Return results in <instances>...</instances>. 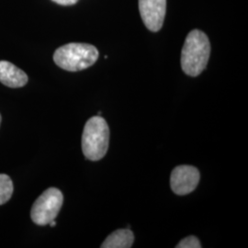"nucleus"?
I'll return each instance as SVG.
<instances>
[{
	"mask_svg": "<svg viewBox=\"0 0 248 248\" xmlns=\"http://www.w3.org/2000/svg\"><path fill=\"white\" fill-rule=\"evenodd\" d=\"M109 129L101 116L90 118L85 125L82 134V151L87 159H102L108 149Z\"/></svg>",
	"mask_w": 248,
	"mask_h": 248,
	"instance_id": "7ed1b4c3",
	"label": "nucleus"
},
{
	"mask_svg": "<svg viewBox=\"0 0 248 248\" xmlns=\"http://www.w3.org/2000/svg\"><path fill=\"white\" fill-rule=\"evenodd\" d=\"M0 82L12 89L24 87L28 82L25 72L8 61H0Z\"/></svg>",
	"mask_w": 248,
	"mask_h": 248,
	"instance_id": "0eeeda50",
	"label": "nucleus"
},
{
	"mask_svg": "<svg viewBox=\"0 0 248 248\" xmlns=\"http://www.w3.org/2000/svg\"><path fill=\"white\" fill-rule=\"evenodd\" d=\"M139 9L143 23L154 32L161 30L164 24L167 0H139Z\"/></svg>",
	"mask_w": 248,
	"mask_h": 248,
	"instance_id": "423d86ee",
	"label": "nucleus"
},
{
	"mask_svg": "<svg viewBox=\"0 0 248 248\" xmlns=\"http://www.w3.org/2000/svg\"><path fill=\"white\" fill-rule=\"evenodd\" d=\"M98 49L88 44H68L58 48L53 61L63 70L78 72L87 69L97 62Z\"/></svg>",
	"mask_w": 248,
	"mask_h": 248,
	"instance_id": "f03ea898",
	"label": "nucleus"
},
{
	"mask_svg": "<svg viewBox=\"0 0 248 248\" xmlns=\"http://www.w3.org/2000/svg\"><path fill=\"white\" fill-rule=\"evenodd\" d=\"M49 224H50V226H51V227H54V226L56 225V222H55L54 220H53L52 222H50V223H49Z\"/></svg>",
	"mask_w": 248,
	"mask_h": 248,
	"instance_id": "f8f14e48",
	"label": "nucleus"
},
{
	"mask_svg": "<svg viewBox=\"0 0 248 248\" xmlns=\"http://www.w3.org/2000/svg\"><path fill=\"white\" fill-rule=\"evenodd\" d=\"M0 124H1V115H0Z\"/></svg>",
	"mask_w": 248,
	"mask_h": 248,
	"instance_id": "ddd939ff",
	"label": "nucleus"
},
{
	"mask_svg": "<svg viewBox=\"0 0 248 248\" xmlns=\"http://www.w3.org/2000/svg\"><path fill=\"white\" fill-rule=\"evenodd\" d=\"M211 53V45L207 35L193 30L186 36L181 53V67L190 77H198L206 68Z\"/></svg>",
	"mask_w": 248,
	"mask_h": 248,
	"instance_id": "f257e3e1",
	"label": "nucleus"
},
{
	"mask_svg": "<svg viewBox=\"0 0 248 248\" xmlns=\"http://www.w3.org/2000/svg\"><path fill=\"white\" fill-rule=\"evenodd\" d=\"M53 2L59 4V5H62V6H71L76 4L78 0H52Z\"/></svg>",
	"mask_w": 248,
	"mask_h": 248,
	"instance_id": "9b49d317",
	"label": "nucleus"
},
{
	"mask_svg": "<svg viewBox=\"0 0 248 248\" xmlns=\"http://www.w3.org/2000/svg\"><path fill=\"white\" fill-rule=\"evenodd\" d=\"M13 193V183L6 174H0V205L8 202Z\"/></svg>",
	"mask_w": 248,
	"mask_h": 248,
	"instance_id": "1a4fd4ad",
	"label": "nucleus"
},
{
	"mask_svg": "<svg viewBox=\"0 0 248 248\" xmlns=\"http://www.w3.org/2000/svg\"><path fill=\"white\" fill-rule=\"evenodd\" d=\"M177 248H202L200 240L196 236H187L181 240L177 245Z\"/></svg>",
	"mask_w": 248,
	"mask_h": 248,
	"instance_id": "9d476101",
	"label": "nucleus"
},
{
	"mask_svg": "<svg viewBox=\"0 0 248 248\" xmlns=\"http://www.w3.org/2000/svg\"><path fill=\"white\" fill-rule=\"evenodd\" d=\"M134 242L133 232L130 229H120L110 233L100 246L101 248H130Z\"/></svg>",
	"mask_w": 248,
	"mask_h": 248,
	"instance_id": "6e6552de",
	"label": "nucleus"
},
{
	"mask_svg": "<svg viewBox=\"0 0 248 248\" xmlns=\"http://www.w3.org/2000/svg\"><path fill=\"white\" fill-rule=\"evenodd\" d=\"M200 178V172L195 167L178 166L171 173L170 186L177 195H186L195 190Z\"/></svg>",
	"mask_w": 248,
	"mask_h": 248,
	"instance_id": "39448f33",
	"label": "nucleus"
},
{
	"mask_svg": "<svg viewBox=\"0 0 248 248\" xmlns=\"http://www.w3.org/2000/svg\"><path fill=\"white\" fill-rule=\"evenodd\" d=\"M63 196L56 187H50L32 205L31 217L38 225H46L54 220L62 208Z\"/></svg>",
	"mask_w": 248,
	"mask_h": 248,
	"instance_id": "20e7f679",
	"label": "nucleus"
}]
</instances>
